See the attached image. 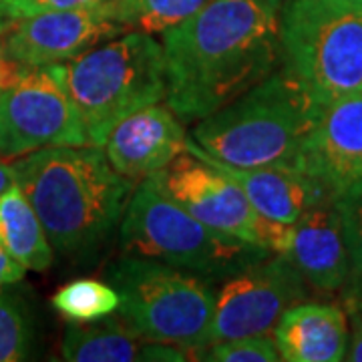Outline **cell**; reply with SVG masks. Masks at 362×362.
I'll return each mask as SVG.
<instances>
[{
    "label": "cell",
    "instance_id": "1",
    "mask_svg": "<svg viewBox=\"0 0 362 362\" xmlns=\"http://www.w3.org/2000/svg\"><path fill=\"white\" fill-rule=\"evenodd\" d=\"M284 0H209L161 33L165 103L195 123L232 103L282 65L280 8Z\"/></svg>",
    "mask_w": 362,
    "mask_h": 362
},
{
    "label": "cell",
    "instance_id": "2",
    "mask_svg": "<svg viewBox=\"0 0 362 362\" xmlns=\"http://www.w3.org/2000/svg\"><path fill=\"white\" fill-rule=\"evenodd\" d=\"M11 168L51 246L71 256L89 254L103 244L137 187L117 173L97 145L45 147L13 161Z\"/></svg>",
    "mask_w": 362,
    "mask_h": 362
},
{
    "label": "cell",
    "instance_id": "3",
    "mask_svg": "<svg viewBox=\"0 0 362 362\" xmlns=\"http://www.w3.org/2000/svg\"><path fill=\"white\" fill-rule=\"evenodd\" d=\"M322 109L282 66L232 103L195 121L194 141L233 168L298 165Z\"/></svg>",
    "mask_w": 362,
    "mask_h": 362
},
{
    "label": "cell",
    "instance_id": "4",
    "mask_svg": "<svg viewBox=\"0 0 362 362\" xmlns=\"http://www.w3.org/2000/svg\"><path fill=\"white\" fill-rule=\"evenodd\" d=\"M69 95L89 145L103 147L123 117L168 97L163 47L151 35L129 30L63 65Z\"/></svg>",
    "mask_w": 362,
    "mask_h": 362
},
{
    "label": "cell",
    "instance_id": "5",
    "mask_svg": "<svg viewBox=\"0 0 362 362\" xmlns=\"http://www.w3.org/2000/svg\"><path fill=\"white\" fill-rule=\"evenodd\" d=\"M282 65L320 105L362 90V0H286Z\"/></svg>",
    "mask_w": 362,
    "mask_h": 362
},
{
    "label": "cell",
    "instance_id": "6",
    "mask_svg": "<svg viewBox=\"0 0 362 362\" xmlns=\"http://www.w3.org/2000/svg\"><path fill=\"white\" fill-rule=\"evenodd\" d=\"M121 247L127 256L159 259L183 270L230 276L268 250L221 233L194 218L149 175L135 187L121 221Z\"/></svg>",
    "mask_w": 362,
    "mask_h": 362
},
{
    "label": "cell",
    "instance_id": "7",
    "mask_svg": "<svg viewBox=\"0 0 362 362\" xmlns=\"http://www.w3.org/2000/svg\"><path fill=\"white\" fill-rule=\"evenodd\" d=\"M109 280L119 292V316L143 338L204 354L216 296L202 278L159 259L127 256L109 270Z\"/></svg>",
    "mask_w": 362,
    "mask_h": 362
},
{
    "label": "cell",
    "instance_id": "8",
    "mask_svg": "<svg viewBox=\"0 0 362 362\" xmlns=\"http://www.w3.org/2000/svg\"><path fill=\"white\" fill-rule=\"evenodd\" d=\"M63 145H89L63 65L25 66L11 61L0 83V159L13 163Z\"/></svg>",
    "mask_w": 362,
    "mask_h": 362
},
{
    "label": "cell",
    "instance_id": "9",
    "mask_svg": "<svg viewBox=\"0 0 362 362\" xmlns=\"http://www.w3.org/2000/svg\"><path fill=\"white\" fill-rule=\"evenodd\" d=\"M153 175L161 189L202 223L270 254L284 256L288 252L294 223L259 216L238 183L211 163L185 151Z\"/></svg>",
    "mask_w": 362,
    "mask_h": 362
},
{
    "label": "cell",
    "instance_id": "10",
    "mask_svg": "<svg viewBox=\"0 0 362 362\" xmlns=\"http://www.w3.org/2000/svg\"><path fill=\"white\" fill-rule=\"evenodd\" d=\"M306 280L284 256H266L230 274L214 304L209 344L244 337H272L288 308L300 304Z\"/></svg>",
    "mask_w": 362,
    "mask_h": 362
},
{
    "label": "cell",
    "instance_id": "11",
    "mask_svg": "<svg viewBox=\"0 0 362 362\" xmlns=\"http://www.w3.org/2000/svg\"><path fill=\"white\" fill-rule=\"evenodd\" d=\"M127 33L111 0L73 11L16 16L6 28V54L25 66L65 65L75 57Z\"/></svg>",
    "mask_w": 362,
    "mask_h": 362
},
{
    "label": "cell",
    "instance_id": "12",
    "mask_svg": "<svg viewBox=\"0 0 362 362\" xmlns=\"http://www.w3.org/2000/svg\"><path fill=\"white\" fill-rule=\"evenodd\" d=\"M298 168L337 202L362 177V90L326 105L302 145Z\"/></svg>",
    "mask_w": 362,
    "mask_h": 362
},
{
    "label": "cell",
    "instance_id": "13",
    "mask_svg": "<svg viewBox=\"0 0 362 362\" xmlns=\"http://www.w3.org/2000/svg\"><path fill=\"white\" fill-rule=\"evenodd\" d=\"M183 121L169 105L153 103L123 117L109 131L103 151L119 175L143 181L185 151Z\"/></svg>",
    "mask_w": 362,
    "mask_h": 362
},
{
    "label": "cell",
    "instance_id": "14",
    "mask_svg": "<svg viewBox=\"0 0 362 362\" xmlns=\"http://www.w3.org/2000/svg\"><path fill=\"white\" fill-rule=\"evenodd\" d=\"M284 258L316 290L332 292L349 282V247L337 202H320L294 221L292 242Z\"/></svg>",
    "mask_w": 362,
    "mask_h": 362
},
{
    "label": "cell",
    "instance_id": "15",
    "mask_svg": "<svg viewBox=\"0 0 362 362\" xmlns=\"http://www.w3.org/2000/svg\"><path fill=\"white\" fill-rule=\"evenodd\" d=\"M185 151L211 163L214 168L220 169L221 173H226L230 180L235 181L259 216L272 221L294 223L308 207L326 202L320 187L298 165L233 168L207 156L189 137L185 141Z\"/></svg>",
    "mask_w": 362,
    "mask_h": 362
},
{
    "label": "cell",
    "instance_id": "16",
    "mask_svg": "<svg viewBox=\"0 0 362 362\" xmlns=\"http://www.w3.org/2000/svg\"><path fill=\"white\" fill-rule=\"evenodd\" d=\"M272 337L286 362L344 361L349 316L337 304L300 302L282 314Z\"/></svg>",
    "mask_w": 362,
    "mask_h": 362
},
{
    "label": "cell",
    "instance_id": "17",
    "mask_svg": "<svg viewBox=\"0 0 362 362\" xmlns=\"http://www.w3.org/2000/svg\"><path fill=\"white\" fill-rule=\"evenodd\" d=\"M147 338L131 328L121 316L90 322H71L63 337V358L73 362L141 361Z\"/></svg>",
    "mask_w": 362,
    "mask_h": 362
},
{
    "label": "cell",
    "instance_id": "18",
    "mask_svg": "<svg viewBox=\"0 0 362 362\" xmlns=\"http://www.w3.org/2000/svg\"><path fill=\"white\" fill-rule=\"evenodd\" d=\"M0 244L26 270H49L54 259L49 235L16 183L0 195Z\"/></svg>",
    "mask_w": 362,
    "mask_h": 362
},
{
    "label": "cell",
    "instance_id": "19",
    "mask_svg": "<svg viewBox=\"0 0 362 362\" xmlns=\"http://www.w3.org/2000/svg\"><path fill=\"white\" fill-rule=\"evenodd\" d=\"M209 0H111L115 18L125 30L165 33L202 11Z\"/></svg>",
    "mask_w": 362,
    "mask_h": 362
},
{
    "label": "cell",
    "instance_id": "20",
    "mask_svg": "<svg viewBox=\"0 0 362 362\" xmlns=\"http://www.w3.org/2000/svg\"><path fill=\"white\" fill-rule=\"evenodd\" d=\"M52 308L71 322H90L111 316L119 308V292L101 280L81 278L57 290Z\"/></svg>",
    "mask_w": 362,
    "mask_h": 362
},
{
    "label": "cell",
    "instance_id": "21",
    "mask_svg": "<svg viewBox=\"0 0 362 362\" xmlns=\"http://www.w3.org/2000/svg\"><path fill=\"white\" fill-rule=\"evenodd\" d=\"M33 330L18 298L0 290V362H16L28 356Z\"/></svg>",
    "mask_w": 362,
    "mask_h": 362
},
{
    "label": "cell",
    "instance_id": "22",
    "mask_svg": "<svg viewBox=\"0 0 362 362\" xmlns=\"http://www.w3.org/2000/svg\"><path fill=\"white\" fill-rule=\"evenodd\" d=\"M342 220V233L349 247L350 280L354 284L362 278V177L354 181L337 199Z\"/></svg>",
    "mask_w": 362,
    "mask_h": 362
},
{
    "label": "cell",
    "instance_id": "23",
    "mask_svg": "<svg viewBox=\"0 0 362 362\" xmlns=\"http://www.w3.org/2000/svg\"><path fill=\"white\" fill-rule=\"evenodd\" d=\"M204 361L218 362H276L282 361L274 337H244L211 342L204 350Z\"/></svg>",
    "mask_w": 362,
    "mask_h": 362
},
{
    "label": "cell",
    "instance_id": "24",
    "mask_svg": "<svg viewBox=\"0 0 362 362\" xmlns=\"http://www.w3.org/2000/svg\"><path fill=\"white\" fill-rule=\"evenodd\" d=\"M107 0H2L0 11L8 18L28 16V14L49 13V11H73L85 6H97Z\"/></svg>",
    "mask_w": 362,
    "mask_h": 362
},
{
    "label": "cell",
    "instance_id": "25",
    "mask_svg": "<svg viewBox=\"0 0 362 362\" xmlns=\"http://www.w3.org/2000/svg\"><path fill=\"white\" fill-rule=\"evenodd\" d=\"M346 306H349V322H350V334L346 342V354L344 361L350 362H362V312L356 306V300L352 296L346 298Z\"/></svg>",
    "mask_w": 362,
    "mask_h": 362
},
{
    "label": "cell",
    "instance_id": "26",
    "mask_svg": "<svg viewBox=\"0 0 362 362\" xmlns=\"http://www.w3.org/2000/svg\"><path fill=\"white\" fill-rule=\"evenodd\" d=\"M25 266H21L16 259L4 250V246L0 244V286L16 284L25 278Z\"/></svg>",
    "mask_w": 362,
    "mask_h": 362
},
{
    "label": "cell",
    "instance_id": "27",
    "mask_svg": "<svg viewBox=\"0 0 362 362\" xmlns=\"http://www.w3.org/2000/svg\"><path fill=\"white\" fill-rule=\"evenodd\" d=\"M8 16L0 11V83H2V78L6 75V69H8V63H11V59H8V54H6V28H8Z\"/></svg>",
    "mask_w": 362,
    "mask_h": 362
},
{
    "label": "cell",
    "instance_id": "28",
    "mask_svg": "<svg viewBox=\"0 0 362 362\" xmlns=\"http://www.w3.org/2000/svg\"><path fill=\"white\" fill-rule=\"evenodd\" d=\"M13 183H14L13 168H11V165H6V163L0 159V195L4 194Z\"/></svg>",
    "mask_w": 362,
    "mask_h": 362
},
{
    "label": "cell",
    "instance_id": "29",
    "mask_svg": "<svg viewBox=\"0 0 362 362\" xmlns=\"http://www.w3.org/2000/svg\"><path fill=\"white\" fill-rule=\"evenodd\" d=\"M352 294L362 300V278L358 280V282H356V284H354V290H352Z\"/></svg>",
    "mask_w": 362,
    "mask_h": 362
},
{
    "label": "cell",
    "instance_id": "30",
    "mask_svg": "<svg viewBox=\"0 0 362 362\" xmlns=\"http://www.w3.org/2000/svg\"><path fill=\"white\" fill-rule=\"evenodd\" d=\"M350 296L356 300V306H358V308H361V312H362V300H361V298H356V296H354V294H350Z\"/></svg>",
    "mask_w": 362,
    "mask_h": 362
},
{
    "label": "cell",
    "instance_id": "31",
    "mask_svg": "<svg viewBox=\"0 0 362 362\" xmlns=\"http://www.w3.org/2000/svg\"><path fill=\"white\" fill-rule=\"evenodd\" d=\"M0 2H2V0H0Z\"/></svg>",
    "mask_w": 362,
    "mask_h": 362
}]
</instances>
